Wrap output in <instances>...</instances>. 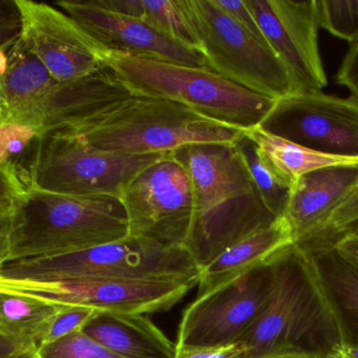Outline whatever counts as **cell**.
I'll return each instance as SVG.
<instances>
[{"label":"cell","mask_w":358,"mask_h":358,"mask_svg":"<svg viewBox=\"0 0 358 358\" xmlns=\"http://www.w3.org/2000/svg\"><path fill=\"white\" fill-rule=\"evenodd\" d=\"M245 134L246 130L213 121L180 103L130 94L56 135L81 137L101 151L147 155L172 153L199 143L234 144Z\"/></svg>","instance_id":"obj_4"},{"label":"cell","mask_w":358,"mask_h":358,"mask_svg":"<svg viewBox=\"0 0 358 358\" xmlns=\"http://www.w3.org/2000/svg\"><path fill=\"white\" fill-rule=\"evenodd\" d=\"M336 82L346 88L350 92L349 97L358 102V40L345 55L336 73Z\"/></svg>","instance_id":"obj_35"},{"label":"cell","mask_w":358,"mask_h":358,"mask_svg":"<svg viewBox=\"0 0 358 358\" xmlns=\"http://www.w3.org/2000/svg\"><path fill=\"white\" fill-rule=\"evenodd\" d=\"M63 305L48 298L0 292V333L37 353Z\"/></svg>","instance_id":"obj_22"},{"label":"cell","mask_w":358,"mask_h":358,"mask_svg":"<svg viewBox=\"0 0 358 358\" xmlns=\"http://www.w3.org/2000/svg\"><path fill=\"white\" fill-rule=\"evenodd\" d=\"M261 128L317 153L358 160V102L323 92L277 99Z\"/></svg>","instance_id":"obj_10"},{"label":"cell","mask_w":358,"mask_h":358,"mask_svg":"<svg viewBox=\"0 0 358 358\" xmlns=\"http://www.w3.org/2000/svg\"><path fill=\"white\" fill-rule=\"evenodd\" d=\"M310 256L347 342L358 344V260L332 243L296 244Z\"/></svg>","instance_id":"obj_20"},{"label":"cell","mask_w":358,"mask_h":358,"mask_svg":"<svg viewBox=\"0 0 358 358\" xmlns=\"http://www.w3.org/2000/svg\"><path fill=\"white\" fill-rule=\"evenodd\" d=\"M213 1L225 14L229 15L231 19H234L240 27L246 29L248 33L252 34V36L258 38V39L266 41L264 35L261 32L260 27H259L258 23H257L256 19L252 16V12L246 6L245 1H242V0H229V1L213 0Z\"/></svg>","instance_id":"obj_33"},{"label":"cell","mask_w":358,"mask_h":358,"mask_svg":"<svg viewBox=\"0 0 358 358\" xmlns=\"http://www.w3.org/2000/svg\"><path fill=\"white\" fill-rule=\"evenodd\" d=\"M260 358H320L317 355L306 351L296 350V349H286V350L275 351Z\"/></svg>","instance_id":"obj_42"},{"label":"cell","mask_w":358,"mask_h":358,"mask_svg":"<svg viewBox=\"0 0 358 358\" xmlns=\"http://www.w3.org/2000/svg\"><path fill=\"white\" fill-rule=\"evenodd\" d=\"M168 153L126 155L101 151L73 135L37 139L29 162V186L69 195H113Z\"/></svg>","instance_id":"obj_8"},{"label":"cell","mask_w":358,"mask_h":358,"mask_svg":"<svg viewBox=\"0 0 358 358\" xmlns=\"http://www.w3.org/2000/svg\"><path fill=\"white\" fill-rule=\"evenodd\" d=\"M12 202H0V243L3 244L6 248V240L10 226V212H12Z\"/></svg>","instance_id":"obj_39"},{"label":"cell","mask_w":358,"mask_h":358,"mask_svg":"<svg viewBox=\"0 0 358 358\" xmlns=\"http://www.w3.org/2000/svg\"><path fill=\"white\" fill-rule=\"evenodd\" d=\"M56 4L105 50L206 67L201 53L181 46L140 19L106 10L94 0H61Z\"/></svg>","instance_id":"obj_14"},{"label":"cell","mask_w":358,"mask_h":358,"mask_svg":"<svg viewBox=\"0 0 358 358\" xmlns=\"http://www.w3.org/2000/svg\"><path fill=\"white\" fill-rule=\"evenodd\" d=\"M332 244L358 260V235H345L332 242Z\"/></svg>","instance_id":"obj_40"},{"label":"cell","mask_w":358,"mask_h":358,"mask_svg":"<svg viewBox=\"0 0 358 358\" xmlns=\"http://www.w3.org/2000/svg\"><path fill=\"white\" fill-rule=\"evenodd\" d=\"M63 285L65 304L138 315L170 310L195 287L191 284L127 280H86Z\"/></svg>","instance_id":"obj_17"},{"label":"cell","mask_w":358,"mask_h":358,"mask_svg":"<svg viewBox=\"0 0 358 358\" xmlns=\"http://www.w3.org/2000/svg\"><path fill=\"white\" fill-rule=\"evenodd\" d=\"M142 4L143 22L181 46L200 53L197 38L181 11L178 0H142Z\"/></svg>","instance_id":"obj_25"},{"label":"cell","mask_w":358,"mask_h":358,"mask_svg":"<svg viewBox=\"0 0 358 358\" xmlns=\"http://www.w3.org/2000/svg\"><path fill=\"white\" fill-rule=\"evenodd\" d=\"M234 146L241 157L250 179L267 209L275 218L283 216L292 191V181L282 176L261 155L258 147L248 134L236 141Z\"/></svg>","instance_id":"obj_24"},{"label":"cell","mask_w":358,"mask_h":358,"mask_svg":"<svg viewBox=\"0 0 358 358\" xmlns=\"http://www.w3.org/2000/svg\"><path fill=\"white\" fill-rule=\"evenodd\" d=\"M273 264L196 298L183 311L176 346L220 347L239 342L268 301Z\"/></svg>","instance_id":"obj_11"},{"label":"cell","mask_w":358,"mask_h":358,"mask_svg":"<svg viewBox=\"0 0 358 358\" xmlns=\"http://www.w3.org/2000/svg\"><path fill=\"white\" fill-rule=\"evenodd\" d=\"M103 62L132 95L174 101L213 121L246 132L260 125L275 102L208 67L107 50Z\"/></svg>","instance_id":"obj_5"},{"label":"cell","mask_w":358,"mask_h":358,"mask_svg":"<svg viewBox=\"0 0 358 358\" xmlns=\"http://www.w3.org/2000/svg\"><path fill=\"white\" fill-rule=\"evenodd\" d=\"M0 292L14 296L48 298L57 302L62 294V285L60 283H43L0 277Z\"/></svg>","instance_id":"obj_31"},{"label":"cell","mask_w":358,"mask_h":358,"mask_svg":"<svg viewBox=\"0 0 358 358\" xmlns=\"http://www.w3.org/2000/svg\"><path fill=\"white\" fill-rule=\"evenodd\" d=\"M357 188L358 164L329 166L296 179L282 216L289 224L294 244L313 237Z\"/></svg>","instance_id":"obj_16"},{"label":"cell","mask_w":358,"mask_h":358,"mask_svg":"<svg viewBox=\"0 0 358 358\" xmlns=\"http://www.w3.org/2000/svg\"><path fill=\"white\" fill-rule=\"evenodd\" d=\"M130 94L105 65L80 79L57 82L17 123L31 126L38 138L62 134Z\"/></svg>","instance_id":"obj_15"},{"label":"cell","mask_w":358,"mask_h":358,"mask_svg":"<svg viewBox=\"0 0 358 358\" xmlns=\"http://www.w3.org/2000/svg\"><path fill=\"white\" fill-rule=\"evenodd\" d=\"M346 342L306 250L296 245L273 263V286L264 308L240 338L243 358L296 349L321 357Z\"/></svg>","instance_id":"obj_3"},{"label":"cell","mask_w":358,"mask_h":358,"mask_svg":"<svg viewBox=\"0 0 358 358\" xmlns=\"http://www.w3.org/2000/svg\"><path fill=\"white\" fill-rule=\"evenodd\" d=\"M37 132L31 126L10 122H0V163L16 166L27 151H33L37 142ZM29 180V179H27Z\"/></svg>","instance_id":"obj_28"},{"label":"cell","mask_w":358,"mask_h":358,"mask_svg":"<svg viewBox=\"0 0 358 358\" xmlns=\"http://www.w3.org/2000/svg\"><path fill=\"white\" fill-rule=\"evenodd\" d=\"M173 153L191 181L189 252L200 270L227 246L277 219L263 203L234 144L185 145Z\"/></svg>","instance_id":"obj_1"},{"label":"cell","mask_w":358,"mask_h":358,"mask_svg":"<svg viewBox=\"0 0 358 358\" xmlns=\"http://www.w3.org/2000/svg\"><path fill=\"white\" fill-rule=\"evenodd\" d=\"M41 358H125L83 331L75 332L38 351Z\"/></svg>","instance_id":"obj_27"},{"label":"cell","mask_w":358,"mask_h":358,"mask_svg":"<svg viewBox=\"0 0 358 358\" xmlns=\"http://www.w3.org/2000/svg\"><path fill=\"white\" fill-rule=\"evenodd\" d=\"M358 235V222L353 224L352 226H351L350 228H349L348 230H347L343 235ZM343 235H341V237H343Z\"/></svg>","instance_id":"obj_43"},{"label":"cell","mask_w":358,"mask_h":358,"mask_svg":"<svg viewBox=\"0 0 358 358\" xmlns=\"http://www.w3.org/2000/svg\"><path fill=\"white\" fill-rule=\"evenodd\" d=\"M261 155L288 180L294 182L299 177L329 166L358 164V160L317 153L285 139L263 130L260 126L248 130Z\"/></svg>","instance_id":"obj_23"},{"label":"cell","mask_w":358,"mask_h":358,"mask_svg":"<svg viewBox=\"0 0 358 358\" xmlns=\"http://www.w3.org/2000/svg\"><path fill=\"white\" fill-rule=\"evenodd\" d=\"M21 43L56 81L69 82L104 67L105 48L60 8L43 2L15 0Z\"/></svg>","instance_id":"obj_13"},{"label":"cell","mask_w":358,"mask_h":358,"mask_svg":"<svg viewBox=\"0 0 358 358\" xmlns=\"http://www.w3.org/2000/svg\"><path fill=\"white\" fill-rule=\"evenodd\" d=\"M245 4L299 92H322L328 79L320 52L317 0H245Z\"/></svg>","instance_id":"obj_12"},{"label":"cell","mask_w":358,"mask_h":358,"mask_svg":"<svg viewBox=\"0 0 358 358\" xmlns=\"http://www.w3.org/2000/svg\"><path fill=\"white\" fill-rule=\"evenodd\" d=\"M358 222V188L344 203L341 204L313 237L303 243L327 242L332 243L344 235L353 224ZM300 243V244H303Z\"/></svg>","instance_id":"obj_30"},{"label":"cell","mask_w":358,"mask_h":358,"mask_svg":"<svg viewBox=\"0 0 358 358\" xmlns=\"http://www.w3.org/2000/svg\"><path fill=\"white\" fill-rule=\"evenodd\" d=\"M176 347V358H243L245 354L241 343L220 347Z\"/></svg>","instance_id":"obj_34"},{"label":"cell","mask_w":358,"mask_h":358,"mask_svg":"<svg viewBox=\"0 0 358 358\" xmlns=\"http://www.w3.org/2000/svg\"><path fill=\"white\" fill-rule=\"evenodd\" d=\"M0 277L43 283L127 280L196 286L200 268L187 248L128 237L75 254L4 263Z\"/></svg>","instance_id":"obj_6"},{"label":"cell","mask_w":358,"mask_h":358,"mask_svg":"<svg viewBox=\"0 0 358 358\" xmlns=\"http://www.w3.org/2000/svg\"><path fill=\"white\" fill-rule=\"evenodd\" d=\"M101 312L103 311L82 305H63L42 340L39 350L69 334L83 331L84 328Z\"/></svg>","instance_id":"obj_29"},{"label":"cell","mask_w":358,"mask_h":358,"mask_svg":"<svg viewBox=\"0 0 358 358\" xmlns=\"http://www.w3.org/2000/svg\"><path fill=\"white\" fill-rule=\"evenodd\" d=\"M33 358H41V357H40L39 353H36L35 357Z\"/></svg>","instance_id":"obj_45"},{"label":"cell","mask_w":358,"mask_h":358,"mask_svg":"<svg viewBox=\"0 0 358 358\" xmlns=\"http://www.w3.org/2000/svg\"><path fill=\"white\" fill-rule=\"evenodd\" d=\"M208 69L257 94L277 99L299 92L281 59L213 0H178Z\"/></svg>","instance_id":"obj_7"},{"label":"cell","mask_w":358,"mask_h":358,"mask_svg":"<svg viewBox=\"0 0 358 358\" xmlns=\"http://www.w3.org/2000/svg\"><path fill=\"white\" fill-rule=\"evenodd\" d=\"M6 261V246L0 243V265L3 264Z\"/></svg>","instance_id":"obj_44"},{"label":"cell","mask_w":358,"mask_h":358,"mask_svg":"<svg viewBox=\"0 0 358 358\" xmlns=\"http://www.w3.org/2000/svg\"><path fill=\"white\" fill-rule=\"evenodd\" d=\"M6 52L8 71L0 80V122L17 123L58 81L20 39Z\"/></svg>","instance_id":"obj_21"},{"label":"cell","mask_w":358,"mask_h":358,"mask_svg":"<svg viewBox=\"0 0 358 358\" xmlns=\"http://www.w3.org/2000/svg\"><path fill=\"white\" fill-rule=\"evenodd\" d=\"M35 354L0 333V358H33Z\"/></svg>","instance_id":"obj_37"},{"label":"cell","mask_w":358,"mask_h":358,"mask_svg":"<svg viewBox=\"0 0 358 358\" xmlns=\"http://www.w3.org/2000/svg\"><path fill=\"white\" fill-rule=\"evenodd\" d=\"M0 20H20L15 0H0Z\"/></svg>","instance_id":"obj_41"},{"label":"cell","mask_w":358,"mask_h":358,"mask_svg":"<svg viewBox=\"0 0 358 358\" xmlns=\"http://www.w3.org/2000/svg\"><path fill=\"white\" fill-rule=\"evenodd\" d=\"M294 245L284 216L238 240L217 254L200 270L197 298L213 294L236 280L273 264Z\"/></svg>","instance_id":"obj_18"},{"label":"cell","mask_w":358,"mask_h":358,"mask_svg":"<svg viewBox=\"0 0 358 358\" xmlns=\"http://www.w3.org/2000/svg\"><path fill=\"white\" fill-rule=\"evenodd\" d=\"M129 237L189 250L194 222L191 181L173 151L138 172L119 195Z\"/></svg>","instance_id":"obj_9"},{"label":"cell","mask_w":358,"mask_h":358,"mask_svg":"<svg viewBox=\"0 0 358 358\" xmlns=\"http://www.w3.org/2000/svg\"><path fill=\"white\" fill-rule=\"evenodd\" d=\"M83 332L125 358H176L178 351L146 315L103 311Z\"/></svg>","instance_id":"obj_19"},{"label":"cell","mask_w":358,"mask_h":358,"mask_svg":"<svg viewBox=\"0 0 358 358\" xmlns=\"http://www.w3.org/2000/svg\"><path fill=\"white\" fill-rule=\"evenodd\" d=\"M320 358H358V344L347 340L338 343Z\"/></svg>","instance_id":"obj_38"},{"label":"cell","mask_w":358,"mask_h":358,"mask_svg":"<svg viewBox=\"0 0 358 358\" xmlns=\"http://www.w3.org/2000/svg\"><path fill=\"white\" fill-rule=\"evenodd\" d=\"M27 177L16 166L0 163V202H12L29 188Z\"/></svg>","instance_id":"obj_32"},{"label":"cell","mask_w":358,"mask_h":358,"mask_svg":"<svg viewBox=\"0 0 358 358\" xmlns=\"http://www.w3.org/2000/svg\"><path fill=\"white\" fill-rule=\"evenodd\" d=\"M128 237L119 198L59 195L29 187L12 203L4 263L75 254Z\"/></svg>","instance_id":"obj_2"},{"label":"cell","mask_w":358,"mask_h":358,"mask_svg":"<svg viewBox=\"0 0 358 358\" xmlns=\"http://www.w3.org/2000/svg\"><path fill=\"white\" fill-rule=\"evenodd\" d=\"M20 20H0V48H10L20 39Z\"/></svg>","instance_id":"obj_36"},{"label":"cell","mask_w":358,"mask_h":358,"mask_svg":"<svg viewBox=\"0 0 358 358\" xmlns=\"http://www.w3.org/2000/svg\"><path fill=\"white\" fill-rule=\"evenodd\" d=\"M321 29L353 44L358 40V0L317 1Z\"/></svg>","instance_id":"obj_26"}]
</instances>
